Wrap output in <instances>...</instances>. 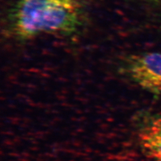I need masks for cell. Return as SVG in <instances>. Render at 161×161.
<instances>
[{
  "label": "cell",
  "instance_id": "3957f363",
  "mask_svg": "<svg viewBox=\"0 0 161 161\" xmlns=\"http://www.w3.org/2000/svg\"><path fill=\"white\" fill-rule=\"evenodd\" d=\"M138 138L145 154L153 161H161V115L150 119L142 125Z\"/></svg>",
  "mask_w": 161,
  "mask_h": 161
},
{
  "label": "cell",
  "instance_id": "7a4b0ae2",
  "mask_svg": "<svg viewBox=\"0 0 161 161\" xmlns=\"http://www.w3.org/2000/svg\"><path fill=\"white\" fill-rule=\"evenodd\" d=\"M122 70L142 89L161 95V53L130 55L125 59Z\"/></svg>",
  "mask_w": 161,
  "mask_h": 161
},
{
  "label": "cell",
  "instance_id": "6da1fadb",
  "mask_svg": "<svg viewBox=\"0 0 161 161\" xmlns=\"http://www.w3.org/2000/svg\"><path fill=\"white\" fill-rule=\"evenodd\" d=\"M82 14L79 0H16L12 32L22 40L42 34L70 35L81 25Z\"/></svg>",
  "mask_w": 161,
  "mask_h": 161
}]
</instances>
